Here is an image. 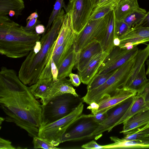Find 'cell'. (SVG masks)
<instances>
[{"mask_svg":"<svg viewBox=\"0 0 149 149\" xmlns=\"http://www.w3.org/2000/svg\"><path fill=\"white\" fill-rule=\"evenodd\" d=\"M36 99L14 70L1 67L0 107L5 121L15 123L32 138L38 136L42 121V105Z\"/></svg>","mask_w":149,"mask_h":149,"instance_id":"obj_1","label":"cell"},{"mask_svg":"<svg viewBox=\"0 0 149 149\" xmlns=\"http://www.w3.org/2000/svg\"><path fill=\"white\" fill-rule=\"evenodd\" d=\"M65 14L62 9L49 29L42 35L40 40L36 42L33 49L22 63L18 76L25 85L31 86L39 80L46 65L49 51L58 37Z\"/></svg>","mask_w":149,"mask_h":149,"instance_id":"obj_2","label":"cell"},{"mask_svg":"<svg viewBox=\"0 0 149 149\" xmlns=\"http://www.w3.org/2000/svg\"><path fill=\"white\" fill-rule=\"evenodd\" d=\"M41 36L34 31L26 30L7 15H0V53L7 57L27 56Z\"/></svg>","mask_w":149,"mask_h":149,"instance_id":"obj_3","label":"cell"},{"mask_svg":"<svg viewBox=\"0 0 149 149\" xmlns=\"http://www.w3.org/2000/svg\"><path fill=\"white\" fill-rule=\"evenodd\" d=\"M134 61V57L116 69L114 73L102 85L87 91L82 98L83 102L88 104L93 102L98 103L104 97L111 95L117 89L123 87L131 73Z\"/></svg>","mask_w":149,"mask_h":149,"instance_id":"obj_4","label":"cell"},{"mask_svg":"<svg viewBox=\"0 0 149 149\" xmlns=\"http://www.w3.org/2000/svg\"><path fill=\"white\" fill-rule=\"evenodd\" d=\"M81 102H83L82 98L70 93L53 97L45 105H42L41 126L54 122L66 116Z\"/></svg>","mask_w":149,"mask_h":149,"instance_id":"obj_5","label":"cell"},{"mask_svg":"<svg viewBox=\"0 0 149 149\" xmlns=\"http://www.w3.org/2000/svg\"><path fill=\"white\" fill-rule=\"evenodd\" d=\"M81 102L66 116L55 121L41 126L38 136L56 146L61 143L62 137L69 127L82 115L84 107Z\"/></svg>","mask_w":149,"mask_h":149,"instance_id":"obj_6","label":"cell"},{"mask_svg":"<svg viewBox=\"0 0 149 149\" xmlns=\"http://www.w3.org/2000/svg\"><path fill=\"white\" fill-rule=\"evenodd\" d=\"M110 13L101 18L90 19L84 29L77 34L74 45L77 54L94 41L101 42L105 33Z\"/></svg>","mask_w":149,"mask_h":149,"instance_id":"obj_7","label":"cell"},{"mask_svg":"<svg viewBox=\"0 0 149 149\" xmlns=\"http://www.w3.org/2000/svg\"><path fill=\"white\" fill-rule=\"evenodd\" d=\"M99 125L94 120L92 114H82L67 130L61 143L93 138L92 134Z\"/></svg>","mask_w":149,"mask_h":149,"instance_id":"obj_8","label":"cell"},{"mask_svg":"<svg viewBox=\"0 0 149 149\" xmlns=\"http://www.w3.org/2000/svg\"><path fill=\"white\" fill-rule=\"evenodd\" d=\"M139 50L137 46L128 50L115 46L104 59L96 74L106 73L118 68L134 58Z\"/></svg>","mask_w":149,"mask_h":149,"instance_id":"obj_9","label":"cell"},{"mask_svg":"<svg viewBox=\"0 0 149 149\" xmlns=\"http://www.w3.org/2000/svg\"><path fill=\"white\" fill-rule=\"evenodd\" d=\"M91 0H72L65 10H71L73 28L78 34L85 27L90 19L94 9Z\"/></svg>","mask_w":149,"mask_h":149,"instance_id":"obj_10","label":"cell"},{"mask_svg":"<svg viewBox=\"0 0 149 149\" xmlns=\"http://www.w3.org/2000/svg\"><path fill=\"white\" fill-rule=\"evenodd\" d=\"M134 96L112 108L113 109L109 113L108 111L107 118L100 124L92 134L93 138L97 139L101 136L103 132H109L113 129L114 125L122 118L130 107Z\"/></svg>","mask_w":149,"mask_h":149,"instance_id":"obj_11","label":"cell"},{"mask_svg":"<svg viewBox=\"0 0 149 149\" xmlns=\"http://www.w3.org/2000/svg\"><path fill=\"white\" fill-rule=\"evenodd\" d=\"M123 124V129L120 133L125 135L140 132L148 128L149 108L137 112Z\"/></svg>","mask_w":149,"mask_h":149,"instance_id":"obj_12","label":"cell"},{"mask_svg":"<svg viewBox=\"0 0 149 149\" xmlns=\"http://www.w3.org/2000/svg\"><path fill=\"white\" fill-rule=\"evenodd\" d=\"M137 93L124 87L117 89L111 95L105 96L98 102V111H109L110 109L134 96Z\"/></svg>","mask_w":149,"mask_h":149,"instance_id":"obj_13","label":"cell"},{"mask_svg":"<svg viewBox=\"0 0 149 149\" xmlns=\"http://www.w3.org/2000/svg\"><path fill=\"white\" fill-rule=\"evenodd\" d=\"M121 46L126 43L135 46L149 42V27L137 25L130 28L125 34L118 37Z\"/></svg>","mask_w":149,"mask_h":149,"instance_id":"obj_14","label":"cell"},{"mask_svg":"<svg viewBox=\"0 0 149 149\" xmlns=\"http://www.w3.org/2000/svg\"><path fill=\"white\" fill-rule=\"evenodd\" d=\"M66 11L56 40L49 51L46 65L51 61L57 49L63 44L66 38L74 30L72 24V11L71 10H69Z\"/></svg>","mask_w":149,"mask_h":149,"instance_id":"obj_15","label":"cell"},{"mask_svg":"<svg viewBox=\"0 0 149 149\" xmlns=\"http://www.w3.org/2000/svg\"><path fill=\"white\" fill-rule=\"evenodd\" d=\"M65 93L71 94L76 97L79 96L73 87L70 79L66 77L62 78L56 81H54L50 90L45 97L41 100L42 105H45L54 97Z\"/></svg>","mask_w":149,"mask_h":149,"instance_id":"obj_16","label":"cell"},{"mask_svg":"<svg viewBox=\"0 0 149 149\" xmlns=\"http://www.w3.org/2000/svg\"><path fill=\"white\" fill-rule=\"evenodd\" d=\"M109 54L102 52L95 56L80 71H78L81 81L87 85L97 74L104 59Z\"/></svg>","mask_w":149,"mask_h":149,"instance_id":"obj_17","label":"cell"},{"mask_svg":"<svg viewBox=\"0 0 149 149\" xmlns=\"http://www.w3.org/2000/svg\"><path fill=\"white\" fill-rule=\"evenodd\" d=\"M102 52L100 43L97 41L93 42L77 54L75 67L78 71H81L95 56Z\"/></svg>","mask_w":149,"mask_h":149,"instance_id":"obj_18","label":"cell"},{"mask_svg":"<svg viewBox=\"0 0 149 149\" xmlns=\"http://www.w3.org/2000/svg\"><path fill=\"white\" fill-rule=\"evenodd\" d=\"M110 138L113 143L104 145V149L149 148V139L126 140L115 136Z\"/></svg>","mask_w":149,"mask_h":149,"instance_id":"obj_19","label":"cell"},{"mask_svg":"<svg viewBox=\"0 0 149 149\" xmlns=\"http://www.w3.org/2000/svg\"><path fill=\"white\" fill-rule=\"evenodd\" d=\"M113 10L116 19L117 20H123L135 11L147 12L145 9L139 7L137 0H120Z\"/></svg>","mask_w":149,"mask_h":149,"instance_id":"obj_20","label":"cell"},{"mask_svg":"<svg viewBox=\"0 0 149 149\" xmlns=\"http://www.w3.org/2000/svg\"><path fill=\"white\" fill-rule=\"evenodd\" d=\"M115 17L114 10L110 13L109 19L104 37L100 42L103 52L109 53L114 47L113 41L115 37Z\"/></svg>","mask_w":149,"mask_h":149,"instance_id":"obj_21","label":"cell"},{"mask_svg":"<svg viewBox=\"0 0 149 149\" xmlns=\"http://www.w3.org/2000/svg\"><path fill=\"white\" fill-rule=\"evenodd\" d=\"M77 34L73 30L56 49L52 58L57 68L74 45Z\"/></svg>","mask_w":149,"mask_h":149,"instance_id":"obj_22","label":"cell"},{"mask_svg":"<svg viewBox=\"0 0 149 149\" xmlns=\"http://www.w3.org/2000/svg\"><path fill=\"white\" fill-rule=\"evenodd\" d=\"M24 7L23 0H0V15L17 17Z\"/></svg>","mask_w":149,"mask_h":149,"instance_id":"obj_23","label":"cell"},{"mask_svg":"<svg viewBox=\"0 0 149 149\" xmlns=\"http://www.w3.org/2000/svg\"><path fill=\"white\" fill-rule=\"evenodd\" d=\"M149 56V43L143 49L139 50L134 57V61L131 73L123 86L126 88L136 77Z\"/></svg>","mask_w":149,"mask_h":149,"instance_id":"obj_24","label":"cell"},{"mask_svg":"<svg viewBox=\"0 0 149 149\" xmlns=\"http://www.w3.org/2000/svg\"><path fill=\"white\" fill-rule=\"evenodd\" d=\"M149 108V104L147 103L143 97L137 93L134 96L133 102L122 118L114 125L115 126L123 124L130 118L139 111Z\"/></svg>","mask_w":149,"mask_h":149,"instance_id":"obj_25","label":"cell"},{"mask_svg":"<svg viewBox=\"0 0 149 149\" xmlns=\"http://www.w3.org/2000/svg\"><path fill=\"white\" fill-rule=\"evenodd\" d=\"M77 56V54L73 45L58 68V79L69 77L70 74L72 73L73 67L76 64Z\"/></svg>","mask_w":149,"mask_h":149,"instance_id":"obj_26","label":"cell"},{"mask_svg":"<svg viewBox=\"0 0 149 149\" xmlns=\"http://www.w3.org/2000/svg\"><path fill=\"white\" fill-rule=\"evenodd\" d=\"M54 81L53 78L39 79L35 84L31 86V91L36 99H43L50 90Z\"/></svg>","mask_w":149,"mask_h":149,"instance_id":"obj_27","label":"cell"},{"mask_svg":"<svg viewBox=\"0 0 149 149\" xmlns=\"http://www.w3.org/2000/svg\"><path fill=\"white\" fill-rule=\"evenodd\" d=\"M120 1L110 0L101 6L95 8L90 19H97L104 17L114 10Z\"/></svg>","mask_w":149,"mask_h":149,"instance_id":"obj_28","label":"cell"},{"mask_svg":"<svg viewBox=\"0 0 149 149\" xmlns=\"http://www.w3.org/2000/svg\"><path fill=\"white\" fill-rule=\"evenodd\" d=\"M149 81V79L146 77L144 64L135 79L126 88H125L137 93L142 89Z\"/></svg>","mask_w":149,"mask_h":149,"instance_id":"obj_29","label":"cell"},{"mask_svg":"<svg viewBox=\"0 0 149 149\" xmlns=\"http://www.w3.org/2000/svg\"><path fill=\"white\" fill-rule=\"evenodd\" d=\"M116 69L106 73L96 74L87 84V90H93L102 85L114 73Z\"/></svg>","mask_w":149,"mask_h":149,"instance_id":"obj_30","label":"cell"},{"mask_svg":"<svg viewBox=\"0 0 149 149\" xmlns=\"http://www.w3.org/2000/svg\"><path fill=\"white\" fill-rule=\"evenodd\" d=\"M62 7L65 9L64 0H56L45 27V31L42 34H45L49 29L53 21L61 11Z\"/></svg>","mask_w":149,"mask_h":149,"instance_id":"obj_31","label":"cell"},{"mask_svg":"<svg viewBox=\"0 0 149 149\" xmlns=\"http://www.w3.org/2000/svg\"><path fill=\"white\" fill-rule=\"evenodd\" d=\"M146 13L142 11H135L128 15L123 20L131 28L139 24Z\"/></svg>","mask_w":149,"mask_h":149,"instance_id":"obj_32","label":"cell"},{"mask_svg":"<svg viewBox=\"0 0 149 149\" xmlns=\"http://www.w3.org/2000/svg\"><path fill=\"white\" fill-rule=\"evenodd\" d=\"M33 143L34 149L42 148L44 149H59L54 146L51 143L39 137L38 136L33 138Z\"/></svg>","mask_w":149,"mask_h":149,"instance_id":"obj_33","label":"cell"},{"mask_svg":"<svg viewBox=\"0 0 149 149\" xmlns=\"http://www.w3.org/2000/svg\"><path fill=\"white\" fill-rule=\"evenodd\" d=\"M38 14L36 12L31 14L26 19V25L24 27L25 29L29 31H34L36 26L40 23L38 19Z\"/></svg>","mask_w":149,"mask_h":149,"instance_id":"obj_34","label":"cell"},{"mask_svg":"<svg viewBox=\"0 0 149 149\" xmlns=\"http://www.w3.org/2000/svg\"><path fill=\"white\" fill-rule=\"evenodd\" d=\"M130 28L123 20H117L115 18V37H120L125 33Z\"/></svg>","mask_w":149,"mask_h":149,"instance_id":"obj_35","label":"cell"},{"mask_svg":"<svg viewBox=\"0 0 149 149\" xmlns=\"http://www.w3.org/2000/svg\"><path fill=\"white\" fill-rule=\"evenodd\" d=\"M108 111H101L93 114V118L95 121L100 124L107 118L108 116Z\"/></svg>","mask_w":149,"mask_h":149,"instance_id":"obj_36","label":"cell"},{"mask_svg":"<svg viewBox=\"0 0 149 149\" xmlns=\"http://www.w3.org/2000/svg\"><path fill=\"white\" fill-rule=\"evenodd\" d=\"M81 147L83 148L86 149H104V145H100L94 140L82 145Z\"/></svg>","mask_w":149,"mask_h":149,"instance_id":"obj_37","label":"cell"},{"mask_svg":"<svg viewBox=\"0 0 149 149\" xmlns=\"http://www.w3.org/2000/svg\"><path fill=\"white\" fill-rule=\"evenodd\" d=\"M137 93L141 95L145 102L149 104V81L142 89Z\"/></svg>","mask_w":149,"mask_h":149,"instance_id":"obj_38","label":"cell"},{"mask_svg":"<svg viewBox=\"0 0 149 149\" xmlns=\"http://www.w3.org/2000/svg\"><path fill=\"white\" fill-rule=\"evenodd\" d=\"M12 144V142L8 140L0 138V149H15Z\"/></svg>","mask_w":149,"mask_h":149,"instance_id":"obj_39","label":"cell"},{"mask_svg":"<svg viewBox=\"0 0 149 149\" xmlns=\"http://www.w3.org/2000/svg\"><path fill=\"white\" fill-rule=\"evenodd\" d=\"M69 79L73 86L75 87L79 86L81 81L79 75L71 73L69 75Z\"/></svg>","mask_w":149,"mask_h":149,"instance_id":"obj_40","label":"cell"},{"mask_svg":"<svg viewBox=\"0 0 149 149\" xmlns=\"http://www.w3.org/2000/svg\"><path fill=\"white\" fill-rule=\"evenodd\" d=\"M51 70L53 81L55 82L58 80L57 78L58 74V70L57 66L52 58H51Z\"/></svg>","mask_w":149,"mask_h":149,"instance_id":"obj_41","label":"cell"},{"mask_svg":"<svg viewBox=\"0 0 149 149\" xmlns=\"http://www.w3.org/2000/svg\"><path fill=\"white\" fill-rule=\"evenodd\" d=\"M99 107L98 103L95 102H92L89 104V106L87 107V109L90 110L91 114H95L97 111Z\"/></svg>","mask_w":149,"mask_h":149,"instance_id":"obj_42","label":"cell"},{"mask_svg":"<svg viewBox=\"0 0 149 149\" xmlns=\"http://www.w3.org/2000/svg\"><path fill=\"white\" fill-rule=\"evenodd\" d=\"M138 25L144 27H149V11L146 12L141 21Z\"/></svg>","mask_w":149,"mask_h":149,"instance_id":"obj_43","label":"cell"},{"mask_svg":"<svg viewBox=\"0 0 149 149\" xmlns=\"http://www.w3.org/2000/svg\"><path fill=\"white\" fill-rule=\"evenodd\" d=\"M35 31L38 35L43 34L45 30L44 26L42 24H39L35 27Z\"/></svg>","mask_w":149,"mask_h":149,"instance_id":"obj_44","label":"cell"},{"mask_svg":"<svg viewBox=\"0 0 149 149\" xmlns=\"http://www.w3.org/2000/svg\"><path fill=\"white\" fill-rule=\"evenodd\" d=\"M113 43L114 46H119L120 44V40L118 37H115L114 39Z\"/></svg>","mask_w":149,"mask_h":149,"instance_id":"obj_45","label":"cell"},{"mask_svg":"<svg viewBox=\"0 0 149 149\" xmlns=\"http://www.w3.org/2000/svg\"><path fill=\"white\" fill-rule=\"evenodd\" d=\"M109 0H100L96 7L100 6Z\"/></svg>","mask_w":149,"mask_h":149,"instance_id":"obj_46","label":"cell"},{"mask_svg":"<svg viewBox=\"0 0 149 149\" xmlns=\"http://www.w3.org/2000/svg\"><path fill=\"white\" fill-rule=\"evenodd\" d=\"M146 64L147 66V69L146 72V75H148L149 74V59L146 61Z\"/></svg>","mask_w":149,"mask_h":149,"instance_id":"obj_47","label":"cell"},{"mask_svg":"<svg viewBox=\"0 0 149 149\" xmlns=\"http://www.w3.org/2000/svg\"><path fill=\"white\" fill-rule=\"evenodd\" d=\"M91 1L92 3L93 7L94 8L97 6L100 0H91Z\"/></svg>","mask_w":149,"mask_h":149,"instance_id":"obj_48","label":"cell"},{"mask_svg":"<svg viewBox=\"0 0 149 149\" xmlns=\"http://www.w3.org/2000/svg\"><path fill=\"white\" fill-rule=\"evenodd\" d=\"M141 131L144 134L149 135V127L146 129Z\"/></svg>","mask_w":149,"mask_h":149,"instance_id":"obj_49","label":"cell"},{"mask_svg":"<svg viewBox=\"0 0 149 149\" xmlns=\"http://www.w3.org/2000/svg\"><path fill=\"white\" fill-rule=\"evenodd\" d=\"M4 120H5V118H4L3 117H0V125L1 127L2 123L3 122Z\"/></svg>","mask_w":149,"mask_h":149,"instance_id":"obj_50","label":"cell"},{"mask_svg":"<svg viewBox=\"0 0 149 149\" xmlns=\"http://www.w3.org/2000/svg\"><path fill=\"white\" fill-rule=\"evenodd\" d=\"M72 0H69V2H71L72 1Z\"/></svg>","mask_w":149,"mask_h":149,"instance_id":"obj_51","label":"cell"},{"mask_svg":"<svg viewBox=\"0 0 149 149\" xmlns=\"http://www.w3.org/2000/svg\"><path fill=\"white\" fill-rule=\"evenodd\" d=\"M148 77L149 78V75H148Z\"/></svg>","mask_w":149,"mask_h":149,"instance_id":"obj_52","label":"cell"}]
</instances>
